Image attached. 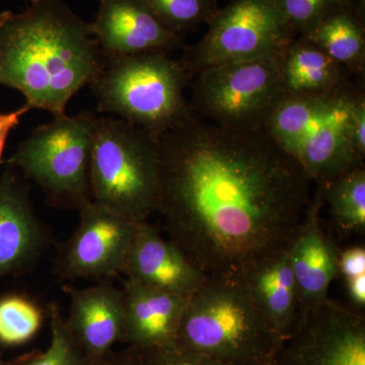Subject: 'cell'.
Here are the masks:
<instances>
[{"label": "cell", "instance_id": "6da1fadb", "mask_svg": "<svg viewBox=\"0 0 365 365\" xmlns=\"http://www.w3.org/2000/svg\"><path fill=\"white\" fill-rule=\"evenodd\" d=\"M158 146V212L206 277L239 274L290 246L312 181L265 128H227L194 114Z\"/></svg>", "mask_w": 365, "mask_h": 365}, {"label": "cell", "instance_id": "7a4b0ae2", "mask_svg": "<svg viewBox=\"0 0 365 365\" xmlns=\"http://www.w3.org/2000/svg\"><path fill=\"white\" fill-rule=\"evenodd\" d=\"M103 63L90 24L61 0H29L20 14H0V85L20 91L30 111L64 116Z\"/></svg>", "mask_w": 365, "mask_h": 365}, {"label": "cell", "instance_id": "3957f363", "mask_svg": "<svg viewBox=\"0 0 365 365\" xmlns=\"http://www.w3.org/2000/svg\"><path fill=\"white\" fill-rule=\"evenodd\" d=\"M265 130L312 182L328 184L364 167V88L350 81L331 93L285 97Z\"/></svg>", "mask_w": 365, "mask_h": 365}, {"label": "cell", "instance_id": "277c9868", "mask_svg": "<svg viewBox=\"0 0 365 365\" xmlns=\"http://www.w3.org/2000/svg\"><path fill=\"white\" fill-rule=\"evenodd\" d=\"M176 344L222 365L272 364L283 341L235 274L209 276L189 297Z\"/></svg>", "mask_w": 365, "mask_h": 365}, {"label": "cell", "instance_id": "5b68a950", "mask_svg": "<svg viewBox=\"0 0 365 365\" xmlns=\"http://www.w3.org/2000/svg\"><path fill=\"white\" fill-rule=\"evenodd\" d=\"M188 79L181 60L150 52L104 58L90 86L98 112L158 137L195 114L185 97Z\"/></svg>", "mask_w": 365, "mask_h": 365}, {"label": "cell", "instance_id": "8992f818", "mask_svg": "<svg viewBox=\"0 0 365 365\" xmlns=\"http://www.w3.org/2000/svg\"><path fill=\"white\" fill-rule=\"evenodd\" d=\"M158 137L117 117H98L90 167L91 200L136 222L158 212Z\"/></svg>", "mask_w": 365, "mask_h": 365}, {"label": "cell", "instance_id": "52a82bcc", "mask_svg": "<svg viewBox=\"0 0 365 365\" xmlns=\"http://www.w3.org/2000/svg\"><path fill=\"white\" fill-rule=\"evenodd\" d=\"M98 117L81 112L34 129L9 160L52 203L81 209L91 200L90 167Z\"/></svg>", "mask_w": 365, "mask_h": 365}, {"label": "cell", "instance_id": "ba28073f", "mask_svg": "<svg viewBox=\"0 0 365 365\" xmlns=\"http://www.w3.org/2000/svg\"><path fill=\"white\" fill-rule=\"evenodd\" d=\"M281 54L204 69L192 83V111L218 126L244 130L265 128L285 98Z\"/></svg>", "mask_w": 365, "mask_h": 365}, {"label": "cell", "instance_id": "9c48e42d", "mask_svg": "<svg viewBox=\"0 0 365 365\" xmlns=\"http://www.w3.org/2000/svg\"><path fill=\"white\" fill-rule=\"evenodd\" d=\"M208 25L203 39L181 59L189 74L281 54L297 38L274 0H232Z\"/></svg>", "mask_w": 365, "mask_h": 365}, {"label": "cell", "instance_id": "30bf717a", "mask_svg": "<svg viewBox=\"0 0 365 365\" xmlns=\"http://www.w3.org/2000/svg\"><path fill=\"white\" fill-rule=\"evenodd\" d=\"M273 365H365L364 314L325 300L300 317Z\"/></svg>", "mask_w": 365, "mask_h": 365}, {"label": "cell", "instance_id": "8fae6325", "mask_svg": "<svg viewBox=\"0 0 365 365\" xmlns=\"http://www.w3.org/2000/svg\"><path fill=\"white\" fill-rule=\"evenodd\" d=\"M57 261L63 279L110 277L122 273L139 223L91 200Z\"/></svg>", "mask_w": 365, "mask_h": 365}, {"label": "cell", "instance_id": "7c38bea8", "mask_svg": "<svg viewBox=\"0 0 365 365\" xmlns=\"http://www.w3.org/2000/svg\"><path fill=\"white\" fill-rule=\"evenodd\" d=\"M90 29L104 58L182 47V36L165 28L144 0H98Z\"/></svg>", "mask_w": 365, "mask_h": 365}, {"label": "cell", "instance_id": "4fadbf2b", "mask_svg": "<svg viewBox=\"0 0 365 365\" xmlns=\"http://www.w3.org/2000/svg\"><path fill=\"white\" fill-rule=\"evenodd\" d=\"M323 205V186L318 185L289 246L300 317L329 299V288L339 274L340 251L324 228Z\"/></svg>", "mask_w": 365, "mask_h": 365}, {"label": "cell", "instance_id": "5bb4252c", "mask_svg": "<svg viewBox=\"0 0 365 365\" xmlns=\"http://www.w3.org/2000/svg\"><path fill=\"white\" fill-rule=\"evenodd\" d=\"M122 273L133 282L186 299L207 278L176 244L148 222L137 227Z\"/></svg>", "mask_w": 365, "mask_h": 365}, {"label": "cell", "instance_id": "9a60e30c", "mask_svg": "<svg viewBox=\"0 0 365 365\" xmlns=\"http://www.w3.org/2000/svg\"><path fill=\"white\" fill-rule=\"evenodd\" d=\"M71 312L66 319L71 335L93 365L104 361L113 347L123 340L122 292L110 283L71 289Z\"/></svg>", "mask_w": 365, "mask_h": 365}, {"label": "cell", "instance_id": "2e32d148", "mask_svg": "<svg viewBox=\"0 0 365 365\" xmlns=\"http://www.w3.org/2000/svg\"><path fill=\"white\" fill-rule=\"evenodd\" d=\"M121 292L124 307L122 342L136 351L176 344L188 299L128 279Z\"/></svg>", "mask_w": 365, "mask_h": 365}, {"label": "cell", "instance_id": "e0dca14e", "mask_svg": "<svg viewBox=\"0 0 365 365\" xmlns=\"http://www.w3.org/2000/svg\"><path fill=\"white\" fill-rule=\"evenodd\" d=\"M239 276L255 306L284 342L294 334L300 318L289 247L254 262Z\"/></svg>", "mask_w": 365, "mask_h": 365}, {"label": "cell", "instance_id": "ac0fdd59", "mask_svg": "<svg viewBox=\"0 0 365 365\" xmlns=\"http://www.w3.org/2000/svg\"><path fill=\"white\" fill-rule=\"evenodd\" d=\"M47 242L26 189L6 173L0 178V278L32 263Z\"/></svg>", "mask_w": 365, "mask_h": 365}, {"label": "cell", "instance_id": "d6986e66", "mask_svg": "<svg viewBox=\"0 0 365 365\" xmlns=\"http://www.w3.org/2000/svg\"><path fill=\"white\" fill-rule=\"evenodd\" d=\"M280 63L285 97L331 93L351 81L343 67L304 37L285 48Z\"/></svg>", "mask_w": 365, "mask_h": 365}, {"label": "cell", "instance_id": "ffe728a7", "mask_svg": "<svg viewBox=\"0 0 365 365\" xmlns=\"http://www.w3.org/2000/svg\"><path fill=\"white\" fill-rule=\"evenodd\" d=\"M361 4H347L327 14L306 38L321 48L349 74L361 73L365 62V33Z\"/></svg>", "mask_w": 365, "mask_h": 365}, {"label": "cell", "instance_id": "44dd1931", "mask_svg": "<svg viewBox=\"0 0 365 365\" xmlns=\"http://www.w3.org/2000/svg\"><path fill=\"white\" fill-rule=\"evenodd\" d=\"M323 186L324 203L341 230L364 235L365 230V169L350 170Z\"/></svg>", "mask_w": 365, "mask_h": 365}, {"label": "cell", "instance_id": "7402d4cb", "mask_svg": "<svg viewBox=\"0 0 365 365\" xmlns=\"http://www.w3.org/2000/svg\"><path fill=\"white\" fill-rule=\"evenodd\" d=\"M44 312L34 300L20 294L0 299V346L14 347L30 342L44 323Z\"/></svg>", "mask_w": 365, "mask_h": 365}, {"label": "cell", "instance_id": "603a6c76", "mask_svg": "<svg viewBox=\"0 0 365 365\" xmlns=\"http://www.w3.org/2000/svg\"><path fill=\"white\" fill-rule=\"evenodd\" d=\"M158 20L170 32L182 36L202 24H209L217 13L216 0H144Z\"/></svg>", "mask_w": 365, "mask_h": 365}, {"label": "cell", "instance_id": "cb8c5ba5", "mask_svg": "<svg viewBox=\"0 0 365 365\" xmlns=\"http://www.w3.org/2000/svg\"><path fill=\"white\" fill-rule=\"evenodd\" d=\"M51 339L47 349L16 360L13 365H93L74 339L57 307H50Z\"/></svg>", "mask_w": 365, "mask_h": 365}, {"label": "cell", "instance_id": "d4e9b609", "mask_svg": "<svg viewBox=\"0 0 365 365\" xmlns=\"http://www.w3.org/2000/svg\"><path fill=\"white\" fill-rule=\"evenodd\" d=\"M287 25L297 35L313 31L334 9L350 4L347 0H274Z\"/></svg>", "mask_w": 365, "mask_h": 365}, {"label": "cell", "instance_id": "484cf974", "mask_svg": "<svg viewBox=\"0 0 365 365\" xmlns=\"http://www.w3.org/2000/svg\"><path fill=\"white\" fill-rule=\"evenodd\" d=\"M137 352L140 355L143 365H222L177 344Z\"/></svg>", "mask_w": 365, "mask_h": 365}, {"label": "cell", "instance_id": "4316f807", "mask_svg": "<svg viewBox=\"0 0 365 365\" xmlns=\"http://www.w3.org/2000/svg\"><path fill=\"white\" fill-rule=\"evenodd\" d=\"M339 273L345 280L365 274L364 247H352L340 252Z\"/></svg>", "mask_w": 365, "mask_h": 365}, {"label": "cell", "instance_id": "83f0119b", "mask_svg": "<svg viewBox=\"0 0 365 365\" xmlns=\"http://www.w3.org/2000/svg\"><path fill=\"white\" fill-rule=\"evenodd\" d=\"M29 111L30 110L26 106H24L16 111L0 114V160H1L2 153H4V145H6L9 132L20 123L21 116Z\"/></svg>", "mask_w": 365, "mask_h": 365}, {"label": "cell", "instance_id": "f1b7e54d", "mask_svg": "<svg viewBox=\"0 0 365 365\" xmlns=\"http://www.w3.org/2000/svg\"><path fill=\"white\" fill-rule=\"evenodd\" d=\"M347 294L355 306L364 309L365 307V274L346 280Z\"/></svg>", "mask_w": 365, "mask_h": 365}, {"label": "cell", "instance_id": "f546056e", "mask_svg": "<svg viewBox=\"0 0 365 365\" xmlns=\"http://www.w3.org/2000/svg\"><path fill=\"white\" fill-rule=\"evenodd\" d=\"M98 365H143V362L138 352L128 348L124 352L118 353V354L111 353Z\"/></svg>", "mask_w": 365, "mask_h": 365}, {"label": "cell", "instance_id": "4dcf8cb0", "mask_svg": "<svg viewBox=\"0 0 365 365\" xmlns=\"http://www.w3.org/2000/svg\"><path fill=\"white\" fill-rule=\"evenodd\" d=\"M0 365H13V362L6 361V360L0 356Z\"/></svg>", "mask_w": 365, "mask_h": 365}, {"label": "cell", "instance_id": "1f68e13d", "mask_svg": "<svg viewBox=\"0 0 365 365\" xmlns=\"http://www.w3.org/2000/svg\"><path fill=\"white\" fill-rule=\"evenodd\" d=\"M347 1H349L350 4H361V0H347ZM362 1H364V0H362Z\"/></svg>", "mask_w": 365, "mask_h": 365}, {"label": "cell", "instance_id": "d6a6232c", "mask_svg": "<svg viewBox=\"0 0 365 365\" xmlns=\"http://www.w3.org/2000/svg\"><path fill=\"white\" fill-rule=\"evenodd\" d=\"M244 365H273V364H244Z\"/></svg>", "mask_w": 365, "mask_h": 365}, {"label": "cell", "instance_id": "836d02e7", "mask_svg": "<svg viewBox=\"0 0 365 365\" xmlns=\"http://www.w3.org/2000/svg\"><path fill=\"white\" fill-rule=\"evenodd\" d=\"M28 1H29V0H26V2H28Z\"/></svg>", "mask_w": 365, "mask_h": 365}]
</instances>
